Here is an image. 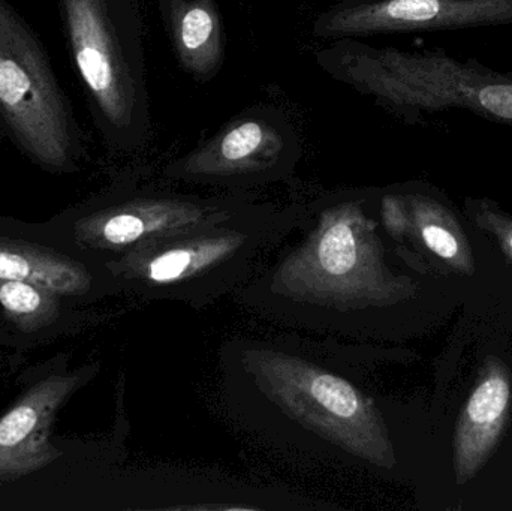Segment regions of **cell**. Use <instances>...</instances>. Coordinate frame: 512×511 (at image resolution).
Instances as JSON below:
<instances>
[{"instance_id":"obj_1","label":"cell","mask_w":512,"mask_h":511,"mask_svg":"<svg viewBox=\"0 0 512 511\" xmlns=\"http://www.w3.org/2000/svg\"><path fill=\"white\" fill-rule=\"evenodd\" d=\"M372 204L354 192L298 212L285 245L276 243L282 249L242 296L274 320L351 338L373 312L414 300L420 287L388 266Z\"/></svg>"},{"instance_id":"obj_2","label":"cell","mask_w":512,"mask_h":511,"mask_svg":"<svg viewBox=\"0 0 512 511\" xmlns=\"http://www.w3.org/2000/svg\"><path fill=\"white\" fill-rule=\"evenodd\" d=\"M298 212L243 201L192 227L156 237L110 264L138 294L201 306L245 282Z\"/></svg>"},{"instance_id":"obj_3","label":"cell","mask_w":512,"mask_h":511,"mask_svg":"<svg viewBox=\"0 0 512 511\" xmlns=\"http://www.w3.org/2000/svg\"><path fill=\"white\" fill-rule=\"evenodd\" d=\"M325 72L372 96L408 122L462 110L512 126V72L439 51L375 48L351 38L316 56Z\"/></svg>"},{"instance_id":"obj_4","label":"cell","mask_w":512,"mask_h":511,"mask_svg":"<svg viewBox=\"0 0 512 511\" xmlns=\"http://www.w3.org/2000/svg\"><path fill=\"white\" fill-rule=\"evenodd\" d=\"M90 114L111 149L150 137L149 90L138 0H57Z\"/></svg>"},{"instance_id":"obj_5","label":"cell","mask_w":512,"mask_h":511,"mask_svg":"<svg viewBox=\"0 0 512 511\" xmlns=\"http://www.w3.org/2000/svg\"><path fill=\"white\" fill-rule=\"evenodd\" d=\"M0 125L44 170L72 171L83 158V131L50 57L8 0H0Z\"/></svg>"},{"instance_id":"obj_6","label":"cell","mask_w":512,"mask_h":511,"mask_svg":"<svg viewBox=\"0 0 512 511\" xmlns=\"http://www.w3.org/2000/svg\"><path fill=\"white\" fill-rule=\"evenodd\" d=\"M256 374L292 389L259 384L258 392L270 393L268 404L280 405V416L292 419V426L306 428L304 440L331 441V452H342L339 440H346L349 450L360 459L351 440H357L367 462L391 470L397 464L396 450L388 437L384 417L375 402L358 389L357 384L339 372L324 366L292 362L283 371L261 368Z\"/></svg>"},{"instance_id":"obj_7","label":"cell","mask_w":512,"mask_h":511,"mask_svg":"<svg viewBox=\"0 0 512 511\" xmlns=\"http://www.w3.org/2000/svg\"><path fill=\"white\" fill-rule=\"evenodd\" d=\"M298 156L300 143L292 123L274 108H254L173 162L165 174L209 185H258L291 173Z\"/></svg>"},{"instance_id":"obj_8","label":"cell","mask_w":512,"mask_h":511,"mask_svg":"<svg viewBox=\"0 0 512 511\" xmlns=\"http://www.w3.org/2000/svg\"><path fill=\"white\" fill-rule=\"evenodd\" d=\"M381 218L406 263L420 273L472 276L471 242L448 198L433 186L409 183L379 197Z\"/></svg>"},{"instance_id":"obj_9","label":"cell","mask_w":512,"mask_h":511,"mask_svg":"<svg viewBox=\"0 0 512 511\" xmlns=\"http://www.w3.org/2000/svg\"><path fill=\"white\" fill-rule=\"evenodd\" d=\"M512 26V0H367L334 6L315 21L321 38L456 32Z\"/></svg>"},{"instance_id":"obj_10","label":"cell","mask_w":512,"mask_h":511,"mask_svg":"<svg viewBox=\"0 0 512 511\" xmlns=\"http://www.w3.org/2000/svg\"><path fill=\"white\" fill-rule=\"evenodd\" d=\"M245 198H197L138 192L75 221L81 248L128 254L149 240L192 227L243 203Z\"/></svg>"},{"instance_id":"obj_11","label":"cell","mask_w":512,"mask_h":511,"mask_svg":"<svg viewBox=\"0 0 512 511\" xmlns=\"http://www.w3.org/2000/svg\"><path fill=\"white\" fill-rule=\"evenodd\" d=\"M83 383V372L44 378L0 419V482L30 476L60 458L51 429L60 408Z\"/></svg>"},{"instance_id":"obj_12","label":"cell","mask_w":512,"mask_h":511,"mask_svg":"<svg viewBox=\"0 0 512 511\" xmlns=\"http://www.w3.org/2000/svg\"><path fill=\"white\" fill-rule=\"evenodd\" d=\"M512 405V375L504 360L489 356L477 383L460 411L453 437V468L457 486L484 470L507 431Z\"/></svg>"},{"instance_id":"obj_13","label":"cell","mask_w":512,"mask_h":511,"mask_svg":"<svg viewBox=\"0 0 512 511\" xmlns=\"http://www.w3.org/2000/svg\"><path fill=\"white\" fill-rule=\"evenodd\" d=\"M174 50L189 74L215 77L224 60V33L215 0H156Z\"/></svg>"},{"instance_id":"obj_14","label":"cell","mask_w":512,"mask_h":511,"mask_svg":"<svg viewBox=\"0 0 512 511\" xmlns=\"http://www.w3.org/2000/svg\"><path fill=\"white\" fill-rule=\"evenodd\" d=\"M0 281L32 282L60 297L83 296L92 287L89 270L59 252L0 239Z\"/></svg>"},{"instance_id":"obj_15","label":"cell","mask_w":512,"mask_h":511,"mask_svg":"<svg viewBox=\"0 0 512 511\" xmlns=\"http://www.w3.org/2000/svg\"><path fill=\"white\" fill-rule=\"evenodd\" d=\"M0 308L21 332H38L59 317L60 296L32 282L0 281Z\"/></svg>"},{"instance_id":"obj_16","label":"cell","mask_w":512,"mask_h":511,"mask_svg":"<svg viewBox=\"0 0 512 511\" xmlns=\"http://www.w3.org/2000/svg\"><path fill=\"white\" fill-rule=\"evenodd\" d=\"M465 213L472 227L495 240L508 263L512 264V215L486 197L466 198Z\"/></svg>"}]
</instances>
